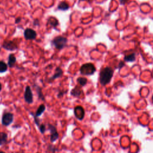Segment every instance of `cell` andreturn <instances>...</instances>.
Segmentation results:
<instances>
[{
	"label": "cell",
	"mask_w": 153,
	"mask_h": 153,
	"mask_svg": "<svg viewBox=\"0 0 153 153\" xmlns=\"http://www.w3.org/2000/svg\"><path fill=\"white\" fill-rule=\"evenodd\" d=\"M113 70L110 67H106L102 69L99 75V81L102 85L108 84L112 77Z\"/></svg>",
	"instance_id": "6da1fadb"
},
{
	"label": "cell",
	"mask_w": 153,
	"mask_h": 153,
	"mask_svg": "<svg viewBox=\"0 0 153 153\" xmlns=\"http://www.w3.org/2000/svg\"><path fill=\"white\" fill-rule=\"evenodd\" d=\"M96 71L94 65L91 63H87L82 65L80 69L79 72L83 75H91Z\"/></svg>",
	"instance_id": "7a4b0ae2"
},
{
	"label": "cell",
	"mask_w": 153,
	"mask_h": 153,
	"mask_svg": "<svg viewBox=\"0 0 153 153\" xmlns=\"http://www.w3.org/2000/svg\"><path fill=\"white\" fill-rule=\"evenodd\" d=\"M67 39L62 36H58L54 38L52 44L58 50H61L65 47L67 43Z\"/></svg>",
	"instance_id": "3957f363"
},
{
	"label": "cell",
	"mask_w": 153,
	"mask_h": 153,
	"mask_svg": "<svg viewBox=\"0 0 153 153\" xmlns=\"http://www.w3.org/2000/svg\"><path fill=\"white\" fill-rule=\"evenodd\" d=\"M14 120V115L11 112L4 113L1 118V124L4 126H10Z\"/></svg>",
	"instance_id": "277c9868"
},
{
	"label": "cell",
	"mask_w": 153,
	"mask_h": 153,
	"mask_svg": "<svg viewBox=\"0 0 153 153\" xmlns=\"http://www.w3.org/2000/svg\"><path fill=\"white\" fill-rule=\"evenodd\" d=\"M48 129L50 130V141L51 143H53L59 139V133L57 132V128L51 124H48Z\"/></svg>",
	"instance_id": "5b68a950"
},
{
	"label": "cell",
	"mask_w": 153,
	"mask_h": 153,
	"mask_svg": "<svg viewBox=\"0 0 153 153\" xmlns=\"http://www.w3.org/2000/svg\"><path fill=\"white\" fill-rule=\"evenodd\" d=\"M24 99H25V101L27 104H31L33 103V93H32L31 87L29 85H27L25 88V90L24 93Z\"/></svg>",
	"instance_id": "8992f818"
},
{
	"label": "cell",
	"mask_w": 153,
	"mask_h": 153,
	"mask_svg": "<svg viewBox=\"0 0 153 153\" xmlns=\"http://www.w3.org/2000/svg\"><path fill=\"white\" fill-rule=\"evenodd\" d=\"M74 114L76 118L79 120H82L85 116V111L81 106H76L74 108Z\"/></svg>",
	"instance_id": "52a82bcc"
},
{
	"label": "cell",
	"mask_w": 153,
	"mask_h": 153,
	"mask_svg": "<svg viewBox=\"0 0 153 153\" xmlns=\"http://www.w3.org/2000/svg\"><path fill=\"white\" fill-rule=\"evenodd\" d=\"M24 36L25 39L27 40L34 39L36 36V33L34 30L30 28H27L25 30Z\"/></svg>",
	"instance_id": "ba28073f"
},
{
	"label": "cell",
	"mask_w": 153,
	"mask_h": 153,
	"mask_svg": "<svg viewBox=\"0 0 153 153\" xmlns=\"http://www.w3.org/2000/svg\"><path fill=\"white\" fill-rule=\"evenodd\" d=\"M2 47L9 51H14L17 48L16 44L11 41H5L2 44Z\"/></svg>",
	"instance_id": "9c48e42d"
},
{
	"label": "cell",
	"mask_w": 153,
	"mask_h": 153,
	"mask_svg": "<svg viewBox=\"0 0 153 153\" xmlns=\"http://www.w3.org/2000/svg\"><path fill=\"white\" fill-rule=\"evenodd\" d=\"M83 93V91L81 89V87L79 85H76L74 88H72L71 91V96H74V97H79Z\"/></svg>",
	"instance_id": "30bf717a"
},
{
	"label": "cell",
	"mask_w": 153,
	"mask_h": 153,
	"mask_svg": "<svg viewBox=\"0 0 153 153\" xmlns=\"http://www.w3.org/2000/svg\"><path fill=\"white\" fill-rule=\"evenodd\" d=\"M62 74H63V71L62 69L60 68V67H57L55 69V72H54V74H53V75L50 78V81H52L58 78H60L62 76Z\"/></svg>",
	"instance_id": "8fae6325"
},
{
	"label": "cell",
	"mask_w": 153,
	"mask_h": 153,
	"mask_svg": "<svg viewBox=\"0 0 153 153\" xmlns=\"http://www.w3.org/2000/svg\"><path fill=\"white\" fill-rule=\"evenodd\" d=\"M34 87H35V91L37 93L38 98L39 99H41V100H42V101H45V97H44V95L42 93V88L40 86H39V85H38L36 84V85L35 84Z\"/></svg>",
	"instance_id": "7c38bea8"
},
{
	"label": "cell",
	"mask_w": 153,
	"mask_h": 153,
	"mask_svg": "<svg viewBox=\"0 0 153 153\" xmlns=\"http://www.w3.org/2000/svg\"><path fill=\"white\" fill-rule=\"evenodd\" d=\"M16 62V58L15 56L13 54H10L8 56V63H7L8 66L10 68L13 67Z\"/></svg>",
	"instance_id": "4fadbf2b"
},
{
	"label": "cell",
	"mask_w": 153,
	"mask_h": 153,
	"mask_svg": "<svg viewBox=\"0 0 153 153\" xmlns=\"http://www.w3.org/2000/svg\"><path fill=\"white\" fill-rule=\"evenodd\" d=\"M8 135L5 132H0V146L4 145L7 142Z\"/></svg>",
	"instance_id": "5bb4252c"
},
{
	"label": "cell",
	"mask_w": 153,
	"mask_h": 153,
	"mask_svg": "<svg viewBox=\"0 0 153 153\" xmlns=\"http://www.w3.org/2000/svg\"><path fill=\"white\" fill-rule=\"evenodd\" d=\"M45 108H45V106L44 104H41V105L38 106V108H37L36 112H35V114L37 117L41 116V115L43 114V112L45 111Z\"/></svg>",
	"instance_id": "9a60e30c"
},
{
	"label": "cell",
	"mask_w": 153,
	"mask_h": 153,
	"mask_svg": "<svg viewBox=\"0 0 153 153\" xmlns=\"http://www.w3.org/2000/svg\"><path fill=\"white\" fill-rule=\"evenodd\" d=\"M48 24L50 25V26L55 27L59 25V22H58V20L55 17H51L48 20Z\"/></svg>",
	"instance_id": "2e32d148"
},
{
	"label": "cell",
	"mask_w": 153,
	"mask_h": 153,
	"mask_svg": "<svg viewBox=\"0 0 153 153\" xmlns=\"http://www.w3.org/2000/svg\"><path fill=\"white\" fill-rule=\"evenodd\" d=\"M57 8L60 10L66 11V10H67L69 8V5L66 2L62 1V2L59 3V4L58 5Z\"/></svg>",
	"instance_id": "e0dca14e"
},
{
	"label": "cell",
	"mask_w": 153,
	"mask_h": 153,
	"mask_svg": "<svg viewBox=\"0 0 153 153\" xmlns=\"http://www.w3.org/2000/svg\"><path fill=\"white\" fill-rule=\"evenodd\" d=\"M8 69V65L4 61H0V73H4Z\"/></svg>",
	"instance_id": "ac0fdd59"
},
{
	"label": "cell",
	"mask_w": 153,
	"mask_h": 153,
	"mask_svg": "<svg viewBox=\"0 0 153 153\" xmlns=\"http://www.w3.org/2000/svg\"><path fill=\"white\" fill-rule=\"evenodd\" d=\"M30 114L33 117V120H34V122H35V124L37 126V127H38L40 126V124H41V120L39 118V117H37V116L35 114V113H33V112H30Z\"/></svg>",
	"instance_id": "d6986e66"
},
{
	"label": "cell",
	"mask_w": 153,
	"mask_h": 153,
	"mask_svg": "<svg viewBox=\"0 0 153 153\" xmlns=\"http://www.w3.org/2000/svg\"><path fill=\"white\" fill-rule=\"evenodd\" d=\"M77 82L80 86H84L87 82V79L84 77H78L77 78Z\"/></svg>",
	"instance_id": "ffe728a7"
},
{
	"label": "cell",
	"mask_w": 153,
	"mask_h": 153,
	"mask_svg": "<svg viewBox=\"0 0 153 153\" xmlns=\"http://www.w3.org/2000/svg\"><path fill=\"white\" fill-rule=\"evenodd\" d=\"M124 60L127 62H133L135 60V54L134 53L128 54L124 57Z\"/></svg>",
	"instance_id": "44dd1931"
},
{
	"label": "cell",
	"mask_w": 153,
	"mask_h": 153,
	"mask_svg": "<svg viewBox=\"0 0 153 153\" xmlns=\"http://www.w3.org/2000/svg\"><path fill=\"white\" fill-rule=\"evenodd\" d=\"M38 128H39V131L41 134H44L46 131L45 125L44 124H41L40 126L38 127Z\"/></svg>",
	"instance_id": "7402d4cb"
},
{
	"label": "cell",
	"mask_w": 153,
	"mask_h": 153,
	"mask_svg": "<svg viewBox=\"0 0 153 153\" xmlns=\"http://www.w3.org/2000/svg\"><path fill=\"white\" fill-rule=\"evenodd\" d=\"M20 20H21V18L20 17H18V18L16 19V20L15 21V23H19L20 22Z\"/></svg>",
	"instance_id": "603a6c76"
},
{
	"label": "cell",
	"mask_w": 153,
	"mask_h": 153,
	"mask_svg": "<svg viewBox=\"0 0 153 153\" xmlns=\"http://www.w3.org/2000/svg\"><path fill=\"white\" fill-rule=\"evenodd\" d=\"M2 90V84L0 82V91Z\"/></svg>",
	"instance_id": "cb8c5ba5"
},
{
	"label": "cell",
	"mask_w": 153,
	"mask_h": 153,
	"mask_svg": "<svg viewBox=\"0 0 153 153\" xmlns=\"http://www.w3.org/2000/svg\"><path fill=\"white\" fill-rule=\"evenodd\" d=\"M0 153H5V152H4V151H0Z\"/></svg>",
	"instance_id": "d4e9b609"
},
{
	"label": "cell",
	"mask_w": 153,
	"mask_h": 153,
	"mask_svg": "<svg viewBox=\"0 0 153 153\" xmlns=\"http://www.w3.org/2000/svg\"><path fill=\"white\" fill-rule=\"evenodd\" d=\"M0 51H1V48H0Z\"/></svg>",
	"instance_id": "484cf974"
}]
</instances>
